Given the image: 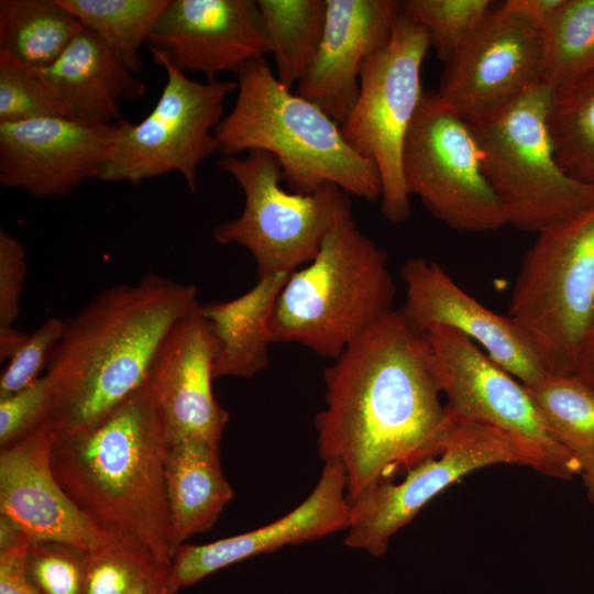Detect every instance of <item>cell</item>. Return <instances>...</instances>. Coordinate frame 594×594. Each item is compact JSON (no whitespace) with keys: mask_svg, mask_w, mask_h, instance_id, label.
Wrapping results in <instances>:
<instances>
[{"mask_svg":"<svg viewBox=\"0 0 594 594\" xmlns=\"http://www.w3.org/2000/svg\"><path fill=\"white\" fill-rule=\"evenodd\" d=\"M168 565L156 564L130 594H173L168 583Z\"/></svg>","mask_w":594,"mask_h":594,"instance_id":"obj_41","label":"cell"},{"mask_svg":"<svg viewBox=\"0 0 594 594\" xmlns=\"http://www.w3.org/2000/svg\"><path fill=\"white\" fill-rule=\"evenodd\" d=\"M541 34L542 81L552 90L594 72V0H562Z\"/></svg>","mask_w":594,"mask_h":594,"instance_id":"obj_30","label":"cell"},{"mask_svg":"<svg viewBox=\"0 0 594 594\" xmlns=\"http://www.w3.org/2000/svg\"><path fill=\"white\" fill-rule=\"evenodd\" d=\"M194 285L150 274L92 297L64 320L46 376L55 431L88 429L147 382L172 329L200 305Z\"/></svg>","mask_w":594,"mask_h":594,"instance_id":"obj_2","label":"cell"},{"mask_svg":"<svg viewBox=\"0 0 594 594\" xmlns=\"http://www.w3.org/2000/svg\"><path fill=\"white\" fill-rule=\"evenodd\" d=\"M326 2L323 35L296 94L341 125L358 100L364 63L391 40L402 1Z\"/></svg>","mask_w":594,"mask_h":594,"instance_id":"obj_20","label":"cell"},{"mask_svg":"<svg viewBox=\"0 0 594 594\" xmlns=\"http://www.w3.org/2000/svg\"><path fill=\"white\" fill-rule=\"evenodd\" d=\"M448 416L449 427L437 455L409 469L402 482L382 481L351 504L345 546L376 557L385 554L392 536L432 498L482 468L521 465L556 479L549 460L532 444L497 428Z\"/></svg>","mask_w":594,"mask_h":594,"instance_id":"obj_10","label":"cell"},{"mask_svg":"<svg viewBox=\"0 0 594 594\" xmlns=\"http://www.w3.org/2000/svg\"><path fill=\"white\" fill-rule=\"evenodd\" d=\"M64 320L51 317L35 329L9 360L0 377V399L9 397L41 377L50 355L62 338Z\"/></svg>","mask_w":594,"mask_h":594,"instance_id":"obj_36","label":"cell"},{"mask_svg":"<svg viewBox=\"0 0 594 594\" xmlns=\"http://www.w3.org/2000/svg\"><path fill=\"white\" fill-rule=\"evenodd\" d=\"M429 48L427 31L400 10L388 43L364 63L358 100L340 125L348 144L376 166L382 213L393 223L410 215L402 153L424 95L421 67Z\"/></svg>","mask_w":594,"mask_h":594,"instance_id":"obj_9","label":"cell"},{"mask_svg":"<svg viewBox=\"0 0 594 594\" xmlns=\"http://www.w3.org/2000/svg\"><path fill=\"white\" fill-rule=\"evenodd\" d=\"M553 437L582 471L594 465V388L575 374H547L526 386Z\"/></svg>","mask_w":594,"mask_h":594,"instance_id":"obj_27","label":"cell"},{"mask_svg":"<svg viewBox=\"0 0 594 594\" xmlns=\"http://www.w3.org/2000/svg\"><path fill=\"white\" fill-rule=\"evenodd\" d=\"M146 45L155 62L200 72L208 81L271 54L254 0H169Z\"/></svg>","mask_w":594,"mask_h":594,"instance_id":"obj_16","label":"cell"},{"mask_svg":"<svg viewBox=\"0 0 594 594\" xmlns=\"http://www.w3.org/2000/svg\"><path fill=\"white\" fill-rule=\"evenodd\" d=\"M53 391L46 375L0 399V446L14 444L52 426Z\"/></svg>","mask_w":594,"mask_h":594,"instance_id":"obj_35","label":"cell"},{"mask_svg":"<svg viewBox=\"0 0 594 594\" xmlns=\"http://www.w3.org/2000/svg\"><path fill=\"white\" fill-rule=\"evenodd\" d=\"M235 76V103L215 130L223 157L265 151L277 158L293 193L312 194L330 183L369 201L381 199L374 163L348 144L326 112L284 87L265 58L251 62Z\"/></svg>","mask_w":594,"mask_h":594,"instance_id":"obj_4","label":"cell"},{"mask_svg":"<svg viewBox=\"0 0 594 594\" xmlns=\"http://www.w3.org/2000/svg\"><path fill=\"white\" fill-rule=\"evenodd\" d=\"M169 437L148 382L96 426L54 430L51 463L75 505L116 543L168 565Z\"/></svg>","mask_w":594,"mask_h":594,"instance_id":"obj_3","label":"cell"},{"mask_svg":"<svg viewBox=\"0 0 594 594\" xmlns=\"http://www.w3.org/2000/svg\"><path fill=\"white\" fill-rule=\"evenodd\" d=\"M548 121L562 168L594 185V72L552 90Z\"/></svg>","mask_w":594,"mask_h":594,"instance_id":"obj_28","label":"cell"},{"mask_svg":"<svg viewBox=\"0 0 594 594\" xmlns=\"http://www.w3.org/2000/svg\"><path fill=\"white\" fill-rule=\"evenodd\" d=\"M82 26L101 38L127 66L143 69L140 50L169 0H59Z\"/></svg>","mask_w":594,"mask_h":594,"instance_id":"obj_29","label":"cell"},{"mask_svg":"<svg viewBox=\"0 0 594 594\" xmlns=\"http://www.w3.org/2000/svg\"><path fill=\"white\" fill-rule=\"evenodd\" d=\"M403 12L428 33L437 57L446 63L492 10L490 0H407Z\"/></svg>","mask_w":594,"mask_h":594,"instance_id":"obj_31","label":"cell"},{"mask_svg":"<svg viewBox=\"0 0 594 594\" xmlns=\"http://www.w3.org/2000/svg\"><path fill=\"white\" fill-rule=\"evenodd\" d=\"M552 89L539 82L495 118L472 125L507 223L540 233L594 204V185L560 165L549 129Z\"/></svg>","mask_w":594,"mask_h":594,"instance_id":"obj_6","label":"cell"},{"mask_svg":"<svg viewBox=\"0 0 594 594\" xmlns=\"http://www.w3.org/2000/svg\"><path fill=\"white\" fill-rule=\"evenodd\" d=\"M219 165L240 185L245 204L237 219L213 229V239L245 248L258 277L310 263L331 228L352 213L349 194L333 184L308 195L284 190L280 165L268 152L222 157Z\"/></svg>","mask_w":594,"mask_h":594,"instance_id":"obj_8","label":"cell"},{"mask_svg":"<svg viewBox=\"0 0 594 594\" xmlns=\"http://www.w3.org/2000/svg\"><path fill=\"white\" fill-rule=\"evenodd\" d=\"M166 82L152 111L139 123L119 120L100 180L136 185L177 172L194 191L200 164L218 152L215 130L233 80L199 82L165 61Z\"/></svg>","mask_w":594,"mask_h":594,"instance_id":"obj_12","label":"cell"},{"mask_svg":"<svg viewBox=\"0 0 594 594\" xmlns=\"http://www.w3.org/2000/svg\"><path fill=\"white\" fill-rule=\"evenodd\" d=\"M148 557L120 544L86 554L85 594H130L156 565Z\"/></svg>","mask_w":594,"mask_h":594,"instance_id":"obj_34","label":"cell"},{"mask_svg":"<svg viewBox=\"0 0 594 594\" xmlns=\"http://www.w3.org/2000/svg\"><path fill=\"white\" fill-rule=\"evenodd\" d=\"M387 263L352 213L340 219L315 258L289 274L271 316V341L336 360L393 310L396 287Z\"/></svg>","mask_w":594,"mask_h":594,"instance_id":"obj_5","label":"cell"},{"mask_svg":"<svg viewBox=\"0 0 594 594\" xmlns=\"http://www.w3.org/2000/svg\"><path fill=\"white\" fill-rule=\"evenodd\" d=\"M326 408L316 416L318 451L339 463L350 504L441 451L449 427L429 346L393 309L324 370Z\"/></svg>","mask_w":594,"mask_h":594,"instance_id":"obj_1","label":"cell"},{"mask_svg":"<svg viewBox=\"0 0 594 594\" xmlns=\"http://www.w3.org/2000/svg\"><path fill=\"white\" fill-rule=\"evenodd\" d=\"M402 173L407 193L446 226L465 232L497 230L506 213L484 169L473 127L424 91L405 138Z\"/></svg>","mask_w":594,"mask_h":594,"instance_id":"obj_11","label":"cell"},{"mask_svg":"<svg viewBox=\"0 0 594 594\" xmlns=\"http://www.w3.org/2000/svg\"><path fill=\"white\" fill-rule=\"evenodd\" d=\"M444 65L437 96L471 125L481 124L543 82L542 34L501 7Z\"/></svg>","mask_w":594,"mask_h":594,"instance_id":"obj_14","label":"cell"},{"mask_svg":"<svg viewBox=\"0 0 594 594\" xmlns=\"http://www.w3.org/2000/svg\"><path fill=\"white\" fill-rule=\"evenodd\" d=\"M594 315V204L540 232L527 250L508 316L550 374H574Z\"/></svg>","mask_w":594,"mask_h":594,"instance_id":"obj_7","label":"cell"},{"mask_svg":"<svg viewBox=\"0 0 594 594\" xmlns=\"http://www.w3.org/2000/svg\"><path fill=\"white\" fill-rule=\"evenodd\" d=\"M350 515L345 472L337 462H324L310 495L282 518L255 530L213 542L180 546L169 564V587L176 594L241 560L348 529Z\"/></svg>","mask_w":594,"mask_h":594,"instance_id":"obj_19","label":"cell"},{"mask_svg":"<svg viewBox=\"0 0 594 594\" xmlns=\"http://www.w3.org/2000/svg\"><path fill=\"white\" fill-rule=\"evenodd\" d=\"M118 128L61 117L0 123V183L34 199L65 196L100 179Z\"/></svg>","mask_w":594,"mask_h":594,"instance_id":"obj_15","label":"cell"},{"mask_svg":"<svg viewBox=\"0 0 594 594\" xmlns=\"http://www.w3.org/2000/svg\"><path fill=\"white\" fill-rule=\"evenodd\" d=\"M84 29L59 0L0 1V52L32 66L52 65Z\"/></svg>","mask_w":594,"mask_h":594,"instance_id":"obj_25","label":"cell"},{"mask_svg":"<svg viewBox=\"0 0 594 594\" xmlns=\"http://www.w3.org/2000/svg\"><path fill=\"white\" fill-rule=\"evenodd\" d=\"M588 499L594 503V465L584 469L581 473Z\"/></svg>","mask_w":594,"mask_h":594,"instance_id":"obj_43","label":"cell"},{"mask_svg":"<svg viewBox=\"0 0 594 594\" xmlns=\"http://www.w3.org/2000/svg\"><path fill=\"white\" fill-rule=\"evenodd\" d=\"M436 383L447 413L497 428L538 448L556 479L581 475L576 459L553 437L527 387L465 334L444 326L424 331Z\"/></svg>","mask_w":594,"mask_h":594,"instance_id":"obj_13","label":"cell"},{"mask_svg":"<svg viewBox=\"0 0 594 594\" xmlns=\"http://www.w3.org/2000/svg\"><path fill=\"white\" fill-rule=\"evenodd\" d=\"M213 360V339L199 306L166 337L148 377L170 443L191 438L219 447L229 415L212 393Z\"/></svg>","mask_w":594,"mask_h":594,"instance_id":"obj_21","label":"cell"},{"mask_svg":"<svg viewBox=\"0 0 594 594\" xmlns=\"http://www.w3.org/2000/svg\"><path fill=\"white\" fill-rule=\"evenodd\" d=\"M289 274L258 277L237 298L200 305L215 344L213 378L251 377L267 365L270 320Z\"/></svg>","mask_w":594,"mask_h":594,"instance_id":"obj_23","label":"cell"},{"mask_svg":"<svg viewBox=\"0 0 594 594\" xmlns=\"http://www.w3.org/2000/svg\"><path fill=\"white\" fill-rule=\"evenodd\" d=\"M63 118L89 125L120 120L121 99L133 101L146 86L101 38L84 29L50 66L42 67Z\"/></svg>","mask_w":594,"mask_h":594,"instance_id":"obj_22","label":"cell"},{"mask_svg":"<svg viewBox=\"0 0 594 594\" xmlns=\"http://www.w3.org/2000/svg\"><path fill=\"white\" fill-rule=\"evenodd\" d=\"M26 274L25 248L15 237L0 230V328L13 327L21 310Z\"/></svg>","mask_w":594,"mask_h":594,"instance_id":"obj_37","label":"cell"},{"mask_svg":"<svg viewBox=\"0 0 594 594\" xmlns=\"http://www.w3.org/2000/svg\"><path fill=\"white\" fill-rule=\"evenodd\" d=\"M31 539L22 535L0 549V594H37L28 581L24 562Z\"/></svg>","mask_w":594,"mask_h":594,"instance_id":"obj_38","label":"cell"},{"mask_svg":"<svg viewBox=\"0 0 594 594\" xmlns=\"http://www.w3.org/2000/svg\"><path fill=\"white\" fill-rule=\"evenodd\" d=\"M30 334L11 328H0V359L10 360L28 340Z\"/></svg>","mask_w":594,"mask_h":594,"instance_id":"obj_42","label":"cell"},{"mask_svg":"<svg viewBox=\"0 0 594 594\" xmlns=\"http://www.w3.org/2000/svg\"><path fill=\"white\" fill-rule=\"evenodd\" d=\"M574 374L594 388V315L582 339Z\"/></svg>","mask_w":594,"mask_h":594,"instance_id":"obj_40","label":"cell"},{"mask_svg":"<svg viewBox=\"0 0 594 594\" xmlns=\"http://www.w3.org/2000/svg\"><path fill=\"white\" fill-rule=\"evenodd\" d=\"M276 78L292 89L304 78L321 42L326 0H257Z\"/></svg>","mask_w":594,"mask_h":594,"instance_id":"obj_26","label":"cell"},{"mask_svg":"<svg viewBox=\"0 0 594 594\" xmlns=\"http://www.w3.org/2000/svg\"><path fill=\"white\" fill-rule=\"evenodd\" d=\"M402 277L406 284L402 310L419 331L444 326L465 334L525 386L549 374L524 329L464 292L437 262L410 257Z\"/></svg>","mask_w":594,"mask_h":594,"instance_id":"obj_17","label":"cell"},{"mask_svg":"<svg viewBox=\"0 0 594 594\" xmlns=\"http://www.w3.org/2000/svg\"><path fill=\"white\" fill-rule=\"evenodd\" d=\"M561 3L562 0H508L502 8L542 33Z\"/></svg>","mask_w":594,"mask_h":594,"instance_id":"obj_39","label":"cell"},{"mask_svg":"<svg viewBox=\"0 0 594 594\" xmlns=\"http://www.w3.org/2000/svg\"><path fill=\"white\" fill-rule=\"evenodd\" d=\"M63 118L42 67L0 52V123Z\"/></svg>","mask_w":594,"mask_h":594,"instance_id":"obj_32","label":"cell"},{"mask_svg":"<svg viewBox=\"0 0 594 594\" xmlns=\"http://www.w3.org/2000/svg\"><path fill=\"white\" fill-rule=\"evenodd\" d=\"M25 575L37 594H85L86 553L52 541H31Z\"/></svg>","mask_w":594,"mask_h":594,"instance_id":"obj_33","label":"cell"},{"mask_svg":"<svg viewBox=\"0 0 594 594\" xmlns=\"http://www.w3.org/2000/svg\"><path fill=\"white\" fill-rule=\"evenodd\" d=\"M165 477L175 553L215 525L234 492L222 472L219 447L197 439L170 443Z\"/></svg>","mask_w":594,"mask_h":594,"instance_id":"obj_24","label":"cell"},{"mask_svg":"<svg viewBox=\"0 0 594 594\" xmlns=\"http://www.w3.org/2000/svg\"><path fill=\"white\" fill-rule=\"evenodd\" d=\"M54 428L0 451V512L31 541H52L88 554L116 543L69 498L51 463Z\"/></svg>","mask_w":594,"mask_h":594,"instance_id":"obj_18","label":"cell"}]
</instances>
